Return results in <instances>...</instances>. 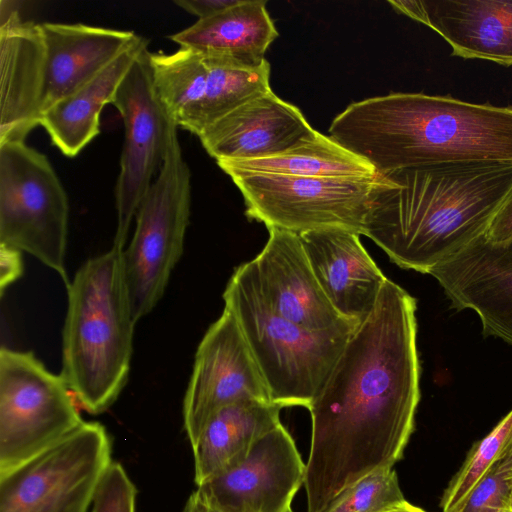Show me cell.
Segmentation results:
<instances>
[{
    "label": "cell",
    "mask_w": 512,
    "mask_h": 512,
    "mask_svg": "<svg viewBox=\"0 0 512 512\" xmlns=\"http://www.w3.org/2000/svg\"><path fill=\"white\" fill-rule=\"evenodd\" d=\"M39 25L45 44L43 111L95 77L137 36L133 31L83 23Z\"/></svg>",
    "instance_id": "21"
},
{
    "label": "cell",
    "mask_w": 512,
    "mask_h": 512,
    "mask_svg": "<svg viewBox=\"0 0 512 512\" xmlns=\"http://www.w3.org/2000/svg\"><path fill=\"white\" fill-rule=\"evenodd\" d=\"M204 502V501H203ZM207 509H206V512H219L211 507H209L208 505H206Z\"/></svg>",
    "instance_id": "36"
},
{
    "label": "cell",
    "mask_w": 512,
    "mask_h": 512,
    "mask_svg": "<svg viewBox=\"0 0 512 512\" xmlns=\"http://www.w3.org/2000/svg\"><path fill=\"white\" fill-rule=\"evenodd\" d=\"M68 224V197L49 159L25 141L0 143V244L34 256L67 286Z\"/></svg>",
    "instance_id": "7"
},
{
    "label": "cell",
    "mask_w": 512,
    "mask_h": 512,
    "mask_svg": "<svg viewBox=\"0 0 512 512\" xmlns=\"http://www.w3.org/2000/svg\"><path fill=\"white\" fill-rule=\"evenodd\" d=\"M344 229L299 234L314 275L335 311L357 326L372 311L387 281L360 241Z\"/></svg>",
    "instance_id": "19"
},
{
    "label": "cell",
    "mask_w": 512,
    "mask_h": 512,
    "mask_svg": "<svg viewBox=\"0 0 512 512\" xmlns=\"http://www.w3.org/2000/svg\"><path fill=\"white\" fill-rule=\"evenodd\" d=\"M283 407L247 399L216 412L191 446L198 486L243 456L261 436L281 424Z\"/></svg>",
    "instance_id": "24"
},
{
    "label": "cell",
    "mask_w": 512,
    "mask_h": 512,
    "mask_svg": "<svg viewBox=\"0 0 512 512\" xmlns=\"http://www.w3.org/2000/svg\"><path fill=\"white\" fill-rule=\"evenodd\" d=\"M434 277L457 310H473L485 336L512 345V239L493 243L483 234L445 262Z\"/></svg>",
    "instance_id": "16"
},
{
    "label": "cell",
    "mask_w": 512,
    "mask_h": 512,
    "mask_svg": "<svg viewBox=\"0 0 512 512\" xmlns=\"http://www.w3.org/2000/svg\"><path fill=\"white\" fill-rule=\"evenodd\" d=\"M112 461L106 428L84 421L51 448L0 472V512H90Z\"/></svg>",
    "instance_id": "10"
},
{
    "label": "cell",
    "mask_w": 512,
    "mask_h": 512,
    "mask_svg": "<svg viewBox=\"0 0 512 512\" xmlns=\"http://www.w3.org/2000/svg\"><path fill=\"white\" fill-rule=\"evenodd\" d=\"M385 512H426L425 510L412 505L408 501H406L404 504L393 508L391 510L385 511Z\"/></svg>",
    "instance_id": "34"
},
{
    "label": "cell",
    "mask_w": 512,
    "mask_h": 512,
    "mask_svg": "<svg viewBox=\"0 0 512 512\" xmlns=\"http://www.w3.org/2000/svg\"><path fill=\"white\" fill-rule=\"evenodd\" d=\"M239 0H175L174 4L198 17V20L211 17Z\"/></svg>",
    "instance_id": "32"
},
{
    "label": "cell",
    "mask_w": 512,
    "mask_h": 512,
    "mask_svg": "<svg viewBox=\"0 0 512 512\" xmlns=\"http://www.w3.org/2000/svg\"><path fill=\"white\" fill-rule=\"evenodd\" d=\"M66 287L61 375L78 405L98 415L125 387L133 353L136 321L123 248L88 259Z\"/></svg>",
    "instance_id": "4"
},
{
    "label": "cell",
    "mask_w": 512,
    "mask_h": 512,
    "mask_svg": "<svg viewBox=\"0 0 512 512\" xmlns=\"http://www.w3.org/2000/svg\"><path fill=\"white\" fill-rule=\"evenodd\" d=\"M268 387L281 407L309 408L348 337L317 333L280 316L264 301L244 264L223 293Z\"/></svg>",
    "instance_id": "5"
},
{
    "label": "cell",
    "mask_w": 512,
    "mask_h": 512,
    "mask_svg": "<svg viewBox=\"0 0 512 512\" xmlns=\"http://www.w3.org/2000/svg\"><path fill=\"white\" fill-rule=\"evenodd\" d=\"M148 43L137 35L100 73L43 111L40 125L62 154L75 157L99 134L103 108L112 103L120 83Z\"/></svg>",
    "instance_id": "22"
},
{
    "label": "cell",
    "mask_w": 512,
    "mask_h": 512,
    "mask_svg": "<svg viewBox=\"0 0 512 512\" xmlns=\"http://www.w3.org/2000/svg\"><path fill=\"white\" fill-rule=\"evenodd\" d=\"M389 5L439 34L451 56L512 66V0H400Z\"/></svg>",
    "instance_id": "17"
},
{
    "label": "cell",
    "mask_w": 512,
    "mask_h": 512,
    "mask_svg": "<svg viewBox=\"0 0 512 512\" xmlns=\"http://www.w3.org/2000/svg\"><path fill=\"white\" fill-rule=\"evenodd\" d=\"M266 1L239 0L235 5L169 36L179 47L230 57L248 64L263 63L278 37Z\"/></svg>",
    "instance_id": "23"
},
{
    "label": "cell",
    "mask_w": 512,
    "mask_h": 512,
    "mask_svg": "<svg viewBox=\"0 0 512 512\" xmlns=\"http://www.w3.org/2000/svg\"><path fill=\"white\" fill-rule=\"evenodd\" d=\"M240 190L250 220L297 234L344 229L363 235L377 174L296 177L222 169Z\"/></svg>",
    "instance_id": "9"
},
{
    "label": "cell",
    "mask_w": 512,
    "mask_h": 512,
    "mask_svg": "<svg viewBox=\"0 0 512 512\" xmlns=\"http://www.w3.org/2000/svg\"><path fill=\"white\" fill-rule=\"evenodd\" d=\"M511 197L509 164H441L377 173L363 235L399 267L429 274L486 234Z\"/></svg>",
    "instance_id": "2"
},
{
    "label": "cell",
    "mask_w": 512,
    "mask_h": 512,
    "mask_svg": "<svg viewBox=\"0 0 512 512\" xmlns=\"http://www.w3.org/2000/svg\"><path fill=\"white\" fill-rule=\"evenodd\" d=\"M137 489L125 468L112 461L96 491L90 512H136Z\"/></svg>",
    "instance_id": "29"
},
{
    "label": "cell",
    "mask_w": 512,
    "mask_h": 512,
    "mask_svg": "<svg viewBox=\"0 0 512 512\" xmlns=\"http://www.w3.org/2000/svg\"><path fill=\"white\" fill-rule=\"evenodd\" d=\"M0 70V143L25 141L42 117L45 44L15 9L1 13Z\"/></svg>",
    "instance_id": "18"
},
{
    "label": "cell",
    "mask_w": 512,
    "mask_h": 512,
    "mask_svg": "<svg viewBox=\"0 0 512 512\" xmlns=\"http://www.w3.org/2000/svg\"><path fill=\"white\" fill-rule=\"evenodd\" d=\"M485 235L493 243H502L512 239V197L495 215Z\"/></svg>",
    "instance_id": "31"
},
{
    "label": "cell",
    "mask_w": 512,
    "mask_h": 512,
    "mask_svg": "<svg viewBox=\"0 0 512 512\" xmlns=\"http://www.w3.org/2000/svg\"><path fill=\"white\" fill-rule=\"evenodd\" d=\"M217 164L221 170L230 168L296 177H372L377 174L365 160L316 130L279 154L243 161L221 160Z\"/></svg>",
    "instance_id": "25"
},
{
    "label": "cell",
    "mask_w": 512,
    "mask_h": 512,
    "mask_svg": "<svg viewBox=\"0 0 512 512\" xmlns=\"http://www.w3.org/2000/svg\"><path fill=\"white\" fill-rule=\"evenodd\" d=\"M191 172L177 130L164 162L137 213L124 251L126 282L135 321L161 300L184 249L191 212Z\"/></svg>",
    "instance_id": "6"
},
{
    "label": "cell",
    "mask_w": 512,
    "mask_h": 512,
    "mask_svg": "<svg viewBox=\"0 0 512 512\" xmlns=\"http://www.w3.org/2000/svg\"><path fill=\"white\" fill-rule=\"evenodd\" d=\"M262 251L243 263L254 286L280 316L317 333L350 334L356 327L343 319L321 289L299 234L270 228Z\"/></svg>",
    "instance_id": "15"
},
{
    "label": "cell",
    "mask_w": 512,
    "mask_h": 512,
    "mask_svg": "<svg viewBox=\"0 0 512 512\" xmlns=\"http://www.w3.org/2000/svg\"><path fill=\"white\" fill-rule=\"evenodd\" d=\"M22 252L16 248L0 244V292L15 282L23 274Z\"/></svg>",
    "instance_id": "30"
},
{
    "label": "cell",
    "mask_w": 512,
    "mask_h": 512,
    "mask_svg": "<svg viewBox=\"0 0 512 512\" xmlns=\"http://www.w3.org/2000/svg\"><path fill=\"white\" fill-rule=\"evenodd\" d=\"M247 399L272 402L236 319L224 308L197 347L183 400V425L190 445L216 412Z\"/></svg>",
    "instance_id": "13"
},
{
    "label": "cell",
    "mask_w": 512,
    "mask_h": 512,
    "mask_svg": "<svg viewBox=\"0 0 512 512\" xmlns=\"http://www.w3.org/2000/svg\"><path fill=\"white\" fill-rule=\"evenodd\" d=\"M305 474L306 463L281 423L195 491L219 512H293Z\"/></svg>",
    "instance_id": "14"
},
{
    "label": "cell",
    "mask_w": 512,
    "mask_h": 512,
    "mask_svg": "<svg viewBox=\"0 0 512 512\" xmlns=\"http://www.w3.org/2000/svg\"><path fill=\"white\" fill-rule=\"evenodd\" d=\"M508 466L507 455L476 485L457 512H512Z\"/></svg>",
    "instance_id": "28"
},
{
    "label": "cell",
    "mask_w": 512,
    "mask_h": 512,
    "mask_svg": "<svg viewBox=\"0 0 512 512\" xmlns=\"http://www.w3.org/2000/svg\"><path fill=\"white\" fill-rule=\"evenodd\" d=\"M512 450V410L471 448L440 501L443 512H457L485 475Z\"/></svg>",
    "instance_id": "26"
},
{
    "label": "cell",
    "mask_w": 512,
    "mask_h": 512,
    "mask_svg": "<svg viewBox=\"0 0 512 512\" xmlns=\"http://www.w3.org/2000/svg\"><path fill=\"white\" fill-rule=\"evenodd\" d=\"M158 94L178 127L197 137L249 100L271 91L270 64H248L230 57L179 47L150 52Z\"/></svg>",
    "instance_id": "11"
},
{
    "label": "cell",
    "mask_w": 512,
    "mask_h": 512,
    "mask_svg": "<svg viewBox=\"0 0 512 512\" xmlns=\"http://www.w3.org/2000/svg\"><path fill=\"white\" fill-rule=\"evenodd\" d=\"M416 308L387 279L308 408L307 512H325L344 490L403 457L420 400Z\"/></svg>",
    "instance_id": "1"
},
{
    "label": "cell",
    "mask_w": 512,
    "mask_h": 512,
    "mask_svg": "<svg viewBox=\"0 0 512 512\" xmlns=\"http://www.w3.org/2000/svg\"><path fill=\"white\" fill-rule=\"evenodd\" d=\"M329 135L378 174L441 164L512 165V105L391 93L350 104Z\"/></svg>",
    "instance_id": "3"
},
{
    "label": "cell",
    "mask_w": 512,
    "mask_h": 512,
    "mask_svg": "<svg viewBox=\"0 0 512 512\" xmlns=\"http://www.w3.org/2000/svg\"><path fill=\"white\" fill-rule=\"evenodd\" d=\"M406 501L391 468L365 476L344 490L325 512H385Z\"/></svg>",
    "instance_id": "27"
},
{
    "label": "cell",
    "mask_w": 512,
    "mask_h": 512,
    "mask_svg": "<svg viewBox=\"0 0 512 512\" xmlns=\"http://www.w3.org/2000/svg\"><path fill=\"white\" fill-rule=\"evenodd\" d=\"M82 419L62 375L29 351L0 350V472L51 448Z\"/></svg>",
    "instance_id": "8"
},
{
    "label": "cell",
    "mask_w": 512,
    "mask_h": 512,
    "mask_svg": "<svg viewBox=\"0 0 512 512\" xmlns=\"http://www.w3.org/2000/svg\"><path fill=\"white\" fill-rule=\"evenodd\" d=\"M509 466L507 471V482L511 491V499H512V450L508 454Z\"/></svg>",
    "instance_id": "35"
},
{
    "label": "cell",
    "mask_w": 512,
    "mask_h": 512,
    "mask_svg": "<svg viewBox=\"0 0 512 512\" xmlns=\"http://www.w3.org/2000/svg\"><path fill=\"white\" fill-rule=\"evenodd\" d=\"M111 104L124 123L120 172L115 187L117 225L113 241L114 246L124 248L138 207L178 129L156 89L148 48L132 64Z\"/></svg>",
    "instance_id": "12"
},
{
    "label": "cell",
    "mask_w": 512,
    "mask_h": 512,
    "mask_svg": "<svg viewBox=\"0 0 512 512\" xmlns=\"http://www.w3.org/2000/svg\"><path fill=\"white\" fill-rule=\"evenodd\" d=\"M206 509V504L197 492L194 491L187 499L182 512H206Z\"/></svg>",
    "instance_id": "33"
},
{
    "label": "cell",
    "mask_w": 512,
    "mask_h": 512,
    "mask_svg": "<svg viewBox=\"0 0 512 512\" xmlns=\"http://www.w3.org/2000/svg\"><path fill=\"white\" fill-rule=\"evenodd\" d=\"M313 131L296 106L269 91L226 114L198 138L216 162L243 161L284 152Z\"/></svg>",
    "instance_id": "20"
}]
</instances>
